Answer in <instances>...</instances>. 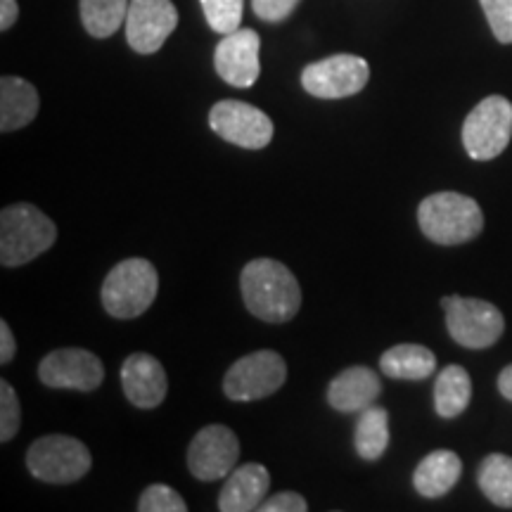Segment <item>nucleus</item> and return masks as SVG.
Segmentation results:
<instances>
[{
	"mask_svg": "<svg viewBox=\"0 0 512 512\" xmlns=\"http://www.w3.org/2000/svg\"><path fill=\"white\" fill-rule=\"evenodd\" d=\"M242 299L249 313L264 323H287L299 313L302 290L285 264L275 259H254L242 268Z\"/></svg>",
	"mask_w": 512,
	"mask_h": 512,
	"instance_id": "obj_1",
	"label": "nucleus"
},
{
	"mask_svg": "<svg viewBox=\"0 0 512 512\" xmlns=\"http://www.w3.org/2000/svg\"><path fill=\"white\" fill-rule=\"evenodd\" d=\"M55 223L34 204L17 202L0 214V264L17 268L55 245Z\"/></svg>",
	"mask_w": 512,
	"mask_h": 512,
	"instance_id": "obj_2",
	"label": "nucleus"
},
{
	"mask_svg": "<svg viewBox=\"0 0 512 512\" xmlns=\"http://www.w3.org/2000/svg\"><path fill=\"white\" fill-rule=\"evenodd\" d=\"M418 223L422 235L437 245H463L482 233L484 214L472 197L437 192L420 202Z\"/></svg>",
	"mask_w": 512,
	"mask_h": 512,
	"instance_id": "obj_3",
	"label": "nucleus"
},
{
	"mask_svg": "<svg viewBox=\"0 0 512 512\" xmlns=\"http://www.w3.org/2000/svg\"><path fill=\"white\" fill-rule=\"evenodd\" d=\"M159 275L147 259H126L107 273L102 283V306L112 318H138L157 299Z\"/></svg>",
	"mask_w": 512,
	"mask_h": 512,
	"instance_id": "obj_4",
	"label": "nucleus"
},
{
	"mask_svg": "<svg viewBox=\"0 0 512 512\" xmlns=\"http://www.w3.org/2000/svg\"><path fill=\"white\" fill-rule=\"evenodd\" d=\"M93 458L79 439L67 434H48L36 439L27 451V467L46 484H72L88 475Z\"/></svg>",
	"mask_w": 512,
	"mask_h": 512,
	"instance_id": "obj_5",
	"label": "nucleus"
},
{
	"mask_svg": "<svg viewBox=\"0 0 512 512\" xmlns=\"http://www.w3.org/2000/svg\"><path fill=\"white\" fill-rule=\"evenodd\" d=\"M446 311V328L460 347L465 349H489L505 332V318L491 302L475 297H451L441 299Z\"/></svg>",
	"mask_w": 512,
	"mask_h": 512,
	"instance_id": "obj_6",
	"label": "nucleus"
},
{
	"mask_svg": "<svg viewBox=\"0 0 512 512\" xmlns=\"http://www.w3.org/2000/svg\"><path fill=\"white\" fill-rule=\"evenodd\" d=\"M512 138V102L503 95H489L467 114L463 124L465 152L475 162L496 159Z\"/></svg>",
	"mask_w": 512,
	"mask_h": 512,
	"instance_id": "obj_7",
	"label": "nucleus"
},
{
	"mask_svg": "<svg viewBox=\"0 0 512 512\" xmlns=\"http://www.w3.org/2000/svg\"><path fill=\"white\" fill-rule=\"evenodd\" d=\"M287 380L285 358L275 351H254L242 356L223 377V392L230 401H259L278 392Z\"/></svg>",
	"mask_w": 512,
	"mask_h": 512,
	"instance_id": "obj_8",
	"label": "nucleus"
},
{
	"mask_svg": "<svg viewBox=\"0 0 512 512\" xmlns=\"http://www.w3.org/2000/svg\"><path fill=\"white\" fill-rule=\"evenodd\" d=\"M370 79V67L358 55H332L304 67V91L320 100L351 98L361 93Z\"/></svg>",
	"mask_w": 512,
	"mask_h": 512,
	"instance_id": "obj_9",
	"label": "nucleus"
},
{
	"mask_svg": "<svg viewBox=\"0 0 512 512\" xmlns=\"http://www.w3.org/2000/svg\"><path fill=\"white\" fill-rule=\"evenodd\" d=\"M209 126L216 136L245 150H264L273 140V121L259 107L240 100H221L211 107Z\"/></svg>",
	"mask_w": 512,
	"mask_h": 512,
	"instance_id": "obj_10",
	"label": "nucleus"
},
{
	"mask_svg": "<svg viewBox=\"0 0 512 512\" xmlns=\"http://www.w3.org/2000/svg\"><path fill=\"white\" fill-rule=\"evenodd\" d=\"M240 441L226 425H207L188 446V470L200 482H216L238 467Z\"/></svg>",
	"mask_w": 512,
	"mask_h": 512,
	"instance_id": "obj_11",
	"label": "nucleus"
},
{
	"mask_svg": "<svg viewBox=\"0 0 512 512\" xmlns=\"http://www.w3.org/2000/svg\"><path fill=\"white\" fill-rule=\"evenodd\" d=\"M38 377L50 389L95 392L105 380V368L93 351L57 349L43 358L38 366Z\"/></svg>",
	"mask_w": 512,
	"mask_h": 512,
	"instance_id": "obj_12",
	"label": "nucleus"
},
{
	"mask_svg": "<svg viewBox=\"0 0 512 512\" xmlns=\"http://www.w3.org/2000/svg\"><path fill=\"white\" fill-rule=\"evenodd\" d=\"M178 27V12L171 0H131L126 15V41L136 53L152 55Z\"/></svg>",
	"mask_w": 512,
	"mask_h": 512,
	"instance_id": "obj_13",
	"label": "nucleus"
},
{
	"mask_svg": "<svg viewBox=\"0 0 512 512\" xmlns=\"http://www.w3.org/2000/svg\"><path fill=\"white\" fill-rule=\"evenodd\" d=\"M261 38L254 29H238L223 36L214 50V67L228 86L249 88L261 74Z\"/></svg>",
	"mask_w": 512,
	"mask_h": 512,
	"instance_id": "obj_14",
	"label": "nucleus"
},
{
	"mask_svg": "<svg viewBox=\"0 0 512 512\" xmlns=\"http://www.w3.org/2000/svg\"><path fill=\"white\" fill-rule=\"evenodd\" d=\"M121 384H124L126 399L136 408H143V411L162 406L166 389H169L164 366L145 351H138V354L126 358L124 366H121Z\"/></svg>",
	"mask_w": 512,
	"mask_h": 512,
	"instance_id": "obj_15",
	"label": "nucleus"
},
{
	"mask_svg": "<svg viewBox=\"0 0 512 512\" xmlns=\"http://www.w3.org/2000/svg\"><path fill=\"white\" fill-rule=\"evenodd\" d=\"M271 475L264 465L247 463L230 472L219 494L221 512H252L266 501Z\"/></svg>",
	"mask_w": 512,
	"mask_h": 512,
	"instance_id": "obj_16",
	"label": "nucleus"
},
{
	"mask_svg": "<svg viewBox=\"0 0 512 512\" xmlns=\"http://www.w3.org/2000/svg\"><path fill=\"white\" fill-rule=\"evenodd\" d=\"M382 392L380 375L366 366L342 370L328 387V403L339 413H361Z\"/></svg>",
	"mask_w": 512,
	"mask_h": 512,
	"instance_id": "obj_17",
	"label": "nucleus"
},
{
	"mask_svg": "<svg viewBox=\"0 0 512 512\" xmlns=\"http://www.w3.org/2000/svg\"><path fill=\"white\" fill-rule=\"evenodd\" d=\"M38 107H41L38 91L29 81L19 76L0 79V131L10 133L29 126L36 119Z\"/></svg>",
	"mask_w": 512,
	"mask_h": 512,
	"instance_id": "obj_18",
	"label": "nucleus"
},
{
	"mask_svg": "<svg viewBox=\"0 0 512 512\" xmlns=\"http://www.w3.org/2000/svg\"><path fill=\"white\" fill-rule=\"evenodd\" d=\"M463 475V463L453 451H432L422 458L413 472V486L420 496L439 498L446 496Z\"/></svg>",
	"mask_w": 512,
	"mask_h": 512,
	"instance_id": "obj_19",
	"label": "nucleus"
},
{
	"mask_svg": "<svg viewBox=\"0 0 512 512\" xmlns=\"http://www.w3.org/2000/svg\"><path fill=\"white\" fill-rule=\"evenodd\" d=\"M380 370L394 380H427L437 370V356L420 344H399L380 358Z\"/></svg>",
	"mask_w": 512,
	"mask_h": 512,
	"instance_id": "obj_20",
	"label": "nucleus"
},
{
	"mask_svg": "<svg viewBox=\"0 0 512 512\" xmlns=\"http://www.w3.org/2000/svg\"><path fill=\"white\" fill-rule=\"evenodd\" d=\"M470 399L472 380L467 370L460 366H446L441 370L437 382H434V408H437L441 418H458L470 406Z\"/></svg>",
	"mask_w": 512,
	"mask_h": 512,
	"instance_id": "obj_21",
	"label": "nucleus"
},
{
	"mask_svg": "<svg viewBox=\"0 0 512 512\" xmlns=\"http://www.w3.org/2000/svg\"><path fill=\"white\" fill-rule=\"evenodd\" d=\"M356 453L368 463L380 460L389 446V413L380 406H368L361 411L354 432Z\"/></svg>",
	"mask_w": 512,
	"mask_h": 512,
	"instance_id": "obj_22",
	"label": "nucleus"
},
{
	"mask_svg": "<svg viewBox=\"0 0 512 512\" xmlns=\"http://www.w3.org/2000/svg\"><path fill=\"white\" fill-rule=\"evenodd\" d=\"M131 0H81V22L93 38H110L126 22Z\"/></svg>",
	"mask_w": 512,
	"mask_h": 512,
	"instance_id": "obj_23",
	"label": "nucleus"
},
{
	"mask_svg": "<svg viewBox=\"0 0 512 512\" xmlns=\"http://www.w3.org/2000/svg\"><path fill=\"white\" fill-rule=\"evenodd\" d=\"M477 482L482 494L498 508H512V458L491 453L479 465Z\"/></svg>",
	"mask_w": 512,
	"mask_h": 512,
	"instance_id": "obj_24",
	"label": "nucleus"
},
{
	"mask_svg": "<svg viewBox=\"0 0 512 512\" xmlns=\"http://www.w3.org/2000/svg\"><path fill=\"white\" fill-rule=\"evenodd\" d=\"M200 3L211 31L226 36L240 29L245 0H200Z\"/></svg>",
	"mask_w": 512,
	"mask_h": 512,
	"instance_id": "obj_25",
	"label": "nucleus"
},
{
	"mask_svg": "<svg viewBox=\"0 0 512 512\" xmlns=\"http://www.w3.org/2000/svg\"><path fill=\"white\" fill-rule=\"evenodd\" d=\"M22 425V403L17 399V392L10 382H0V441L8 444L15 439Z\"/></svg>",
	"mask_w": 512,
	"mask_h": 512,
	"instance_id": "obj_26",
	"label": "nucleus"
},
{
	"mask_svg": "<svg viewBox=\"0 0 512 512\" xmlns=\"http://www.w3.org/2000/svg\"><path fill=\"white\" fill-rule=\"evenodd\" d=\"M140 512H185L188 505L178 491L166 484H150L138 501Z\"/></svg>",
	"mask_w": 512,
	"mask_h": 512,
	"instance_id": "obj_27",
	"label": "nucleus"
},
{
	"mask_svg": "<svg viewBox=\"0 0 512 512\" xmlns=\"http://www.w3.org/2000/svg\"><path fill=\"white\" fill-rule=\"evenodd\" d=\"M496 41L503 46L512 43V0H479Z\"/></svg>",
	"mask_w": 512,
	"mask_h": 512,
	"instance_id": "obj_28",
	"label": "nucleus"
},
{
	"mask_svg": "<svg viewBox=\"0 0 512 512\" xmlns=\"http://www.w3.org/2000/svg\"><path fill=\"white\" fill-rule=\"evenodd\" d=\"M297 5H299V0H252V8L256 12V17L264 19V22H268V24L285 22Z\"/></svg>",
	"mask_w": 512,
	"mask_h": 512,
	"instance_id": "obj_29",
	"label": "nucleus"
},
{
	"mask_svg": "<svg viewBox=\"0 0 512 512\" xmlns=\"http://www.w3.org/2000/svg\"><path fill=\"white\" fill-rule=\"evenodd\" d=\"M259 510L261 512H306L309 510V503H306L304 496L294 494V491H280V494L266 498Z\"/></svg>",
	"mask_w": 512,
	"mask_h": 512,
	"instance_id": "obj_30",
	"label": "nucleus"
},
{
	"mask_svg": "<svg viewBox=\"0 0 512 512\" xmlns=\"http://www.w3.org/2000/svg\"><path fill=\"white\" fill-rule=\"evenodd\" d=\"M17 344H15V335H12L8 320H0V363L8 366V363L15 358Z\"/></svg>",
	"mask_w": 512,
	"mask_h": 512,
	"instance_id": "obj_31",
	"label": "nucleus"
},
{
	"mask_svg": "<svg viewBox=\"0 0 512 512\" xmlns=\"http://www.w3.org/2000/svg\"><path fill=\"white\" fill-rule=\"evenodd\" d=\"M19 17L17 0H0V29L8 31Z\"/></svg>",
	"mask_w": 512,
	"mask_h": 512,
	"instance_id": "obj_32",
	"label": "nucleus"
},
{
	"mask_svg": "<svg viewBox=\"0 0 512 512\" xmlns=\"http://www.w3.org/2000/svg\"><path fill=\"white\" fill-rule=\"evenodd\" d=\"M498 392L508 401H512V366L503 368L501 375H498Z\"/></svg>",
	"mask_w": 512,
	"mask_h": 512,
	"instance_id": "obj_33",
	"label": "nucleus"
}]
</instances>
